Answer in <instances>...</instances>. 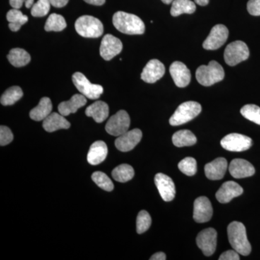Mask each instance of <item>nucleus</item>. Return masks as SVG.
Returning <instances> with one entry per match:
<instances>
[{
  "label": "nucleus",
  "instance_id": "obj_1",
  "mask_svg": "<svg viewBox=\"0 0 260 260\" xmlns=\"http://www.w3.org/2000/svg\"><path fill=\"white\" fill-rule=\"evenodd\" d=\"M113 24L119 31L128 35H141L144 34L145 24L137 15L125 12H116L113 16Z\"/></svg>",
  "mask_w": 260,
  "mask_h": 260
},
{
  "label": "nucleus",
  "instance_id": "obj_46",
  "mask_svg": "<svg viewBox=\"0 0 260 260\" xmlns=\"http://www.w3.org/2000/svg\"><path fill=\"white\" fill-rule=\"evenodd\" d=\"M34 0H25V5L27 8H30L34 5Z\"/></svg>",
  "mask_w": 260,
  "mask_h": 260
},
{
  "label": "nucleus",
  "instance_id": "obj_8",
  "mask_svg": "<svg viewBox=\"0 0 260 260\" xmlns=\"http://www.w3.org/2000/svg\"><path fill=\"white\" fill-rule=\"evenodd\" d=\"M130 118L124 110L119 111L113 115L106 124V131L112 136L119 137L129 130Z\"/></svg>",
  "mask_w": 260,
  "mask_h": 260
},
{
  "label": "nucleus",
  "instance_id": "obj_23",
  "mask_svg": "<svg viewBox=\"0 0 260 260\" xmlns=\"http://www.w3.org/2000/svg\"><path fill=\"white\" fill-rule=\"evenodd\" d=\"M43 127L48 133H53L57 130L68 129L70 127V123L61 114L54 112L48 116L43 122Z\"/></svg>",
  "mask_w": 260,
  "mask_h": 260
},
{
  "label": "nucleus",
  "instance_id": "obj_18",
  "mask_svg": "<svg viewBox=\"0 0 260 260\" xmlns=\"http://www.w3.org/2000/svg\"><path fill=\"white\" fill-rule=\"evenodd\" d=\"M174 83L179 88H185L191 81L190 70L181 61H174L169 69Z\"/></svg>",
  "mask_w": 260,
  "mask_h": 260
},
{
  "label": "nucleus",
  "instance_id": "obj_31",
  "mask_svg": "<svg viewBox=\"0 0 260 260\" xmlns=\"http://www.w3.org/2000/svg\"><path fill=\"white\" fill-rule=\"evenodd\" d=\"M23 95L22 89L18 86H13L8 88L0 99L2 105L11 106L18 102Z\"/></svg>",
  "mask_w": 260,
  "mask_h": 260
},
{
  "label": "nucleus",
  "instance_id": "obj_47",
  "mask_svg": "<svg viewBox=\"0 0 260 260\" xmlns=\"http://www.w3.org/2000/svg\"><path fill=\"white\" fill-rule=\"evenodd\" d=\"M161 1L164 3V4L167 5H169L173 3V0H161Z\"/></svg>",
  "mask_w": 260,
  "mask_h": 260
},
{
  "label": "nucleus",
  "instance_id": "obj_39",
  "mask_svg": "<svg viewBox=\"0 0 260 260\" xmlns=\"http://www.w3.org/2000/svg\"><path fill=\"white\" fill-rule=\"evenodd\" d=\"M247 10L249 14L254 16H259L260 0H249L247 3Z\"/></svg>",
  "mask_w": 260,
  "mask_h": 260
},
{
  "label": "nucleus",
  "instance_id": "obj_33",
  "mask_svg": "<svg viewBox=\"0 0 260 260\" xmlns=\"http://www.w3.org/2000/svg\"><path fill=\"white\" fill-rule=\"evenodd\" d=\"M241 114L248 120L260 125V107L254 104H247L241 109Z\"/></svg>",
  "mask_w": 260,
  "mask_h": 260
},
{
  "label": "nucleus",
  "instance_id": "obj_43",
  "mask_svg": "<svg viewBox=\"0 0 260 260\" xmlns=\"http://www.w3.org/2000/svg\"><path fill=\"white\" fill-rule=\"evenodd\" d=\"M150 260H166L167 259V255L165 253L159 251V252L155 253L150 258Z\"/></svg>",
  "mask_w": 260,
  "mask_h": 260
},
{
  "label": "nucleus",
  "instance_id": "obj_45",
  "mask_svg": "<svg viewBox=\"0 0 260 260\" xmlns=\"http://www.w3.org/2000/svg\"><path fill=\"white\" fill-rule=\"evenodd\" d=\"M194 2L200 6H206L209 3V0H194Z\"/></svg>",
  "mask_w": 260,
  "mask_h": 260
},
{
  "label": "nucleus",
  "instance_id": "obj_24",
  "mask_svg": "<svg viewBox=\"0 0 260 260\" xmlns=\"http://www.w3.org/2000/svg\"><path fill=\"white\" fill-rule=\"evenodd\" d=\"M109 109L107 103L98 101L89 106L85 110V114L89 117H92L95 122L102 123L109 116Z\"/></svg>",
  "mask_w": 260,
  "mask_h": 260
},
{
  "label": "nucleus",
  "instance_id": "obj_14",
  "mask_svg": "<svg viewBox=\"0 0 260 260\" xmlns=\"http://www.w3.org/2000/svg\"><path fill=\"white\" fill-rule=\"evenodd\" d=\"M213 210L210 200L206 197H200L195 200L193 218L197 223L209 221L213 216Z\"/></svg>",
  "mask_w": 260,
  "mask_h": 260
},
{
  "label": "nucleus",
  "instance_id": "obj_9",
  "mask_svg": "<svg viewBox=\"0 0 260 260\" xmlns=\"http://www.w3.org/2000/svg\"><path fill=\"white\" fill-rule=\"evenodd\" d=\"M252 144L250 138L238 133L227 135L220 141V145L225 150L232 152L245 151L249 150Z\"/></svg>",
  "mask_w": 260,
  "mask_h": 260
},
{
  "label": "nucleus",
  "instance_id": "obj_5",
  "mask_svg": "<svg viewBox=\"0 0 260 260\" xmlns=\"http://www.w3.org/2000/svg\"><path fill=\"white\" fill-rule=\"evenodd\" d=\"M202 111L201 105L195 102H186L181 104L171 116L169 123L172 126H179L189 122L197 117Z\"/></svg>",
  "mask_w": 260,
  "mask_h": 260
},
{
  "label": "nucleus",
  "instance_id": "obj_27",
  "mask_svg": "<svg viewBox=\"0 0 260 260\" xmlns=\"http://www.w3.org/2000/svg\"><path fill=\"white\" fill-rule=\"evenodd\" d=\"M172 142L174 145L178 148L192 146L196 144L197 138L189 130H179L173 135Z\"/></svg>",
  "mask_w": 260,
  "mask_h": 260
},
{
  "label": "nucleus",
  "instance_id": "obj_38",
  "mask_svg": "<svg viewBox=\"0 0 260 260\" xmlns=\"http://www.w3.org/2000/svg\"><path fill=\"white\" fill-rule=\"evenodd\" d=\"M13 134L9 127L2 125L0 126V145L5 146L10 144L13 140Z\"/></svg>",
  "mask_w": 260,
  "mask_h": 260
},
{
  "label": "nucleus",
  "instance_id": "obj_12",
  "mask_svg": "<svg viewBox=\"0 0 260 260\" xmlns=\"http://www.w3.org/2000/svg\"><path fill=\"white\" fill-rule=\"evenodd\" d=\"M122 43L111 34L104 36L100 47V55L106 61L112 59L122 50Z\"/></svg>",
  "mask_w": 260,
  "mask_h": 260
},
{
  "label": "nucleus",
  "instance_id": "obj_36",
  "mask_svg": "<svg viewBox=\"0 0 260 260\" xmlns=\"http://www.w3.org/2000/svg\"><path fill=\"white\" fill-rule=\"evenodd\" d=\"M178 168L183 174L186 176L191 177L194 176L197 173V161L194 158L191 157H186V158L181 160L178 164Z\"/></svg>",
  "mask_w": 260,
  "mask_h": 260
},
{
  "label": "nucleus",
  "instance_id": "obj_34",
  "mask_svg": "<svg viewBox=\"0 0 260 260\" xmlns=\"http://www.w3.org/2000/svg\"><path fill=\"white\" fill-rule=\"evenodd\" d=\"M92 180L97 184L99 187L104 190L112 191L114 189V185L110 178L104 172H96L92 174Z\"/></svg>",
  "mask_w": 260,
  "mask_h": 260
},
{
  "label": "nucleus",
  "instance_id": "obj_35",
  "mask_svg": "<svg viewBox=\"0 0 260 260\" xmlns=\"http://www.w3.org/2000/svg\"><path fill=\"white\" fill-rule=\"evenodd\" d=\"M152 220L150 214L145 210H141L138 213L137 218V232L138 234H142L150 229L151 225Z\"/></svg>",
  "mask_w": 260,
  "mask_h": 260
},
{
  "label": "nucleus",
  "instance_id": "obj_30",
  "mask_svg": "<svg viewBox=\"0 0 260 260\" xmlns=\"http://www.w3.org/2000/svg\"><path fill=\"white\" fill-rule=\"evenodd\" d=\"M112 177L119 182H127L135 176L134 169L128 164H121L116 167L112 173Z\"/></svg>",
  "mask_w": 260,
  "mask_h": 260
},
{
  "label": "nucleus",
  "instance_id": "obj_26",
  "mask_svg": "<svg viewBox=\"0 0 260 260\" xmlns=\"http://www.w3.org/2000/svg\"><path fill=\"white\" fill-rule=\"evenodd\" d=\"M196 10V5L191 0H174L171 8V15L177 17L182 14H192Z\"/></svg>",
  "mask_w": 260,
  "mask_h": 260
},
{
  "label": "nucleus",
  "instance_id": "obj_10",
  "mask_svg": "<svg viewBox=\"0 0 260 260\" xmlns=\"http://www.w3.org/2000/svg\"><path fill=\"white\" fill-rule=\"evenodd\" d=\"M229 34L226 26L222 24L215 25L211 29L209 36L203 42V48L206 50H216L226 42Z\"/></svg>",
  "mask_w": 260,
  "mask_h": 260
},
{
  "label": "nucleus",
  "instance_id": "obj_11",
  "mask_svg": "<svg viewBox=\"0 0 260 260\" xmlns=\"http://www.w3.org/2000/svg\"><path fill=\"white\" fill-rule=\"evenodd\" d=\"M216 231L213 228H208L199 233L197 237L196 242L198 247L203 251L204 255H213L217 246Z\"/></svg>",
  "mask_w": 260,
  "mask_h": 260
},
{
  "label": "nucleus",
  "instance_id": "obj_7",
  "mask_svg": "<svg viewBox=\"0 0 260 260\" xmlns=\"http://www.w3.org/2000/svg\"><path fill=\"white\" fill-rule=\"evenodd\" d=\"M73 82L80 93L92 100L99 99L104 92L102 85L92 84L83 73L78 72L73 75Z\"/></svg>",
  "mask_w": 260,
  "mask_h": 260
},
{
  "label": "nucleus",
  "instance_id": "obj_41",
  "mask_svg": "<svg viewBox=\"0 0 260 260\" xmlns=\"http://www.w3.org/2000/svg\"><path fill=\"white\" fill-rule=\"evenodd\" d=\"M49 2L54 8H60L66 6L69 0H49Z\"/></svg>",
  "mask_w": 260,
  "mask_h": 260
},
{
  "label": "nucleus",
  "instance_id": "obj_42",
  "mask_svg": "<svg viewBox=\"0 0 260 260\" xmlns=\"http://www.w3.org/2000/svg\"><path fill=\"white\" fill-rule=\"evenodd\" d=\"M25 2V0H10V4L15 9H20Z\"/></svg>",
  "mask_w": 260,
  "mask_h": 260
},
{
  "label": "nucleus",
  "instance_id": "obj_25",
  "mask_svg": "<svg viewBox=\"0 0 260 260\" xmlns=\"http://www.w3.org/2000/svg\"><path fill=\"white\" fill-rule=\"evenodd\" d=\"M51 111H52V104H51V99L47 97L42 98L37 107L30 111V119L37 121H44L48 116L50 115Z\"/></svg>",
  "mask_w": 260,
  "mask_h": 260
},
{
  "label": "nucleus",
  "instance_id": "obj_6",
  "mask_svg": "<svg viewBox=\"0 0 260 260\" xmlns=\"http://www.w3.org/2000/svg\"><path fill=\"white\" fill-rule=\"evenodd\" d=\"M247 45L242 41H236L229 44L224 51V59L229 66H235L249 58Z\"/></svg>",
  "mask_w": 260,
  "mask_h": 260
},
{
  "label": "nucleus",
  "instance_id": "obj_19",
  "mask_svg": "<svg viewBox=\"0 0 260 260\" xmlns=\"http://www.w3.org/2000/svg\"><path fill=\"white\" fill-rule=\"evenodd\" d=\"M229 172L235 179L249 177L254 175L255 169L252 164L244 159L236 158L229 165Z\"/></svg>",
  "mask_w": 260,
  "mask_h": 260
},
{
  "label": "nucleus",
  "instance_id": "obj_22",
  "mask_svg": "<svg viewBox=\"0 0 260 260\" xmlns=\"http://www.w3.org/2000/svg\"><path fill=\"white\" fill-rule=\"evenodd\" d=\"M108 147L102 140L95 142L90 146L87 160L90 165L95 166L102 164L107 158Z\"/></svg>",
  "mask_w": 260,
  "mask_h": 260
},
{
  "label": "nucleus",
  "instance_id": "obj_44",
  "mask_svg": "<svg viewBox=\"0 0 260 260\" xmlns=\"http://www.w3.org/2000/svg\"><path fill=\"white\" fill-rule=\"evenodd\" d=\"M84 1L88 4L96 5V6H102L106 3V0H84Z\"/></svg>",
  "mask_w": 260,
  "mask_h": 260
},
{
  "label": "nucleus",
  "instance_id": "obj_4",
  "mask_svg": "<svg viewBox=\"0 0 260 260\" xmlns=\"http://www.w3.org/2000/svg\"><path fill=\"white\" fill-rule=\"evenodd\" d=\"M75 30L84 38L100 37L104 32V25L99 19L90 15H83L76 20Z\"/></svg>",
  "mask_w": 260,
  "mask_h": 260
},
{
  "label": "nucleus",
  "instance_id": "obj_3",
  "mask_svg": "<svg viewBox=\"0 0 260 260\" xmlns=\"http://www.w3.org/2000/svg\"><path fill=\"white\" fill-rule=\"evenodd\" d=\"M225 72L218 61H210L208 65H202L196 71L198 83L203 86H211L224 79Z\"/></svg>",
  "mask_w": 260,
  "mask_h": 260
},
{
  "label": "nucleus",
  "instance_id": "obj_16",
  "mask_svg": "<svg viewBox=\"0 0 260 260\" xmlns=\"http://www.w3.org/2000/svg\"><path fill=\"white\" fill-rule=\"evenodd\" d=\"M164 64L158 59H151L145 65L141 73V79L145 83H154L158 81L165 74Z\"/></svg>",
  "mask_w": 260,
  "mask_h": 260
},
{
  "label": "nucleus",
  "instance_id": "obj_17",
  "mask_svg": "<svg viewBox=\"0 0 260 260\" xmlns=\"http://www.w3.org/2000/svg\"><path fill=\"white\" fill-rule=\"evenodd\" d=\"M243 188L235 181H229L223 183L215 194L219 203H225L232 201L234 198L242 194Z\"/></svg>",
  "mask_w": 260,
  "mask_h": 260
},
{
  "label": "nucleus",
  "instance_id": "obj_29",
  "mask_svg": "<svg viewBox=\"0 0 260 260\" xmlns=\"http://www.w3.org/2000/svg\"><path fill=\"white\" fill-rule=\"evenodd\" d=\"M7 20L9 22V28L12 31H18L22 25L28 22V18L26 15H23L19 9L9 10L7 14Z\"/></svg>",
  "mask_w": 260,
  "mask_h": 260
},
{
  "label": "nucleus",
  "instance_id": "obj_15",
  "mask_svg": "<svg viewBox=\"0 0 260 260\" xmlns=\"http://www.w3.org/2000/svg\"><path fill=\"white\" fill-rule=\"evenodd\" d=\"M155 184L164 201L170 202L174 199L176 187L172 178L162 173H158L155 177Z\"/></svg>",
  "mask_w": 260,
  "mask_h": 260
},
{
  "label": "nucleus",
  "instance_id": "obj_2",
  "mask_svg": "<svg viewBox=\"0 0 260 260\" xmlns=\"http://www.w3.org/2000/svg\"><path fill=\"white\" fill-rule=\"evenodd\" d=\"M229 243L233 249L243 256L249 255L251 246L246 236V228L244 224L238 221H233L227 229Z\"/></svg>",
  "mask_w": 260,
  "mask_h": 260
},
{
  "label": "nucleus",
  "instance_id": "obj_28",
  "mask_svg": "<svg viewBox=\"0 0 260 260\" xmlns=\"http://www.w3.org/2000/svg\"><path fill=\"white\" fill-rule=\"evenodd\" d=\"M10 64L15 68L25 66L30 61V54L26 51L20 48H15L10 50L8 55Z\"/></svg>",
  "mask_w": 260,
  "mask_h": 260
},
{
  "label": "nucleus",
  "instance_id": "obj_13",
  "mask_svg": "<svg viewBox=\"0 0 260 260\" xmlns=\"http://www.w3.org/2000/svg\"><path fill=\"white\" fill-rule=\"evenodd\" d=\"M143 138V133L139 129L128 130L124 134L118 137L115 140L116 148L121 152H129L133 150Z\"/></svg>",
  "mask_w": 260,
  "mask_h": 260
},
{
  "label": "nucleus",
  "instance_id": "obj_32",
  "mask_svg": "<svg viewBox=\"0 0 260 260\" xmlns=\"http://www.w3.org/2000/svg\"><path fill=\"white\" fill-rule=\"evenodd\" d=\"M67 27V23L65 21L64 17L60 15L53 13L49 15L47 22H46L45 28L46 31H55L59 32L64 30Z\"/></svg>",
  "mask_w": 260,
  "mask_h": 260
},
{
  "label": "nucleus",
  "instance_id": "obj_21",
  "mask_svg": "<svg viewBox=\"0 0 260 260\" xmlns=\"http://www.w3.org/2000/svg\"><path fill=\"white\" fill-rule=\"evenodd\" d=\"M87 99L83 94H75L68 102H63L58 106V110L61 115L67 116L75 114L80 108L86 104Z\"/></svg>",
  "mask_w": 260,
  "mask_h": 260
},
{
  "label": "nucleus",
  "instance_id": "obj_20",
  "mask_svg": "<svg viewBox=\"0 0 260 260\" xmlns=\"http://www.w3.org/2000/svg\"><path fill=\"white\" fill-rule=\"evenodd\" d=\"M227 168L226 159L218 158L205 165V174L210 180H220L225 175Z\"/></svg>",
  "mask_w": 260,
  "mask_h": 260
},
{
  "label": "nucleus",
  "instance_id": "obj_37",
  "mask_svg": "<svg viewBox=\"0 0 260 260\" xmlns=\"http://www.w3.org/2000/svg\"><path fill=\"white\" fill-rule=\"evenodd\" d=\"M51 5L49 0H39L32 5L31 15L36 18L46 16L50 10Z\"/></svg>",
  "mask_w": 260,
  "mask_h": 260
},
{
  "label": "nucleus",
  "instance_id": "obj_40",
  "mask_svg": "<svg viewBox=\"0 0 260 260\" xmlns=\"http://www.w3.org/2000/svg\"><path fill=\"white\" fill-rule=\"evenodd\" d=\"M240 256H239V253L236 250H228L221 254V255L219 257V260H239Z\"/></svg>",
  "mask_w": 260,
  "mask_h": 260
}]
</instances>
